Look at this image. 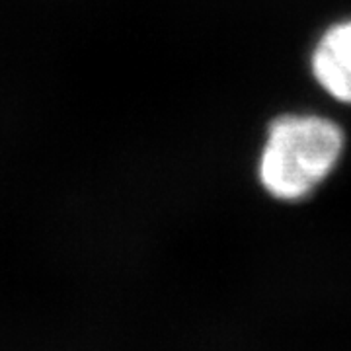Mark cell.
Returning <instances> with one entry per match:
<instances>
[{
    "instance_id": "7a4b0ae2",
    "label": "cell",
    "mask_w": 351,
    "mask_h": 351,
    "mask_svg": "<svg viewBox=\"0 0 351 351\" xmlns=\"http://www.w3.org/2000/svg\"><path fill=\"white\" fill-rule=\"evenodd\" d=\"M313 73L332 98L351 104V20L324 32L313 53Z\"/></svg>"
},
{
    "instance_id": "6da1fadb",
    "label": "cell",
    "mask_w": 351,
    "mask_h": 351,
    "mask_svg": "<svg viewBox=\"0 0 351 351\" xmlns=\"http://www.w3.org/2000/svg\"><path fill=\"white\" fill-rule=\"evenodd\" d=\"M343 133L318 115H279L269 123L260 158V180L276 199L306 197L339 160Z\"/></svg>"
}]
</instances>
